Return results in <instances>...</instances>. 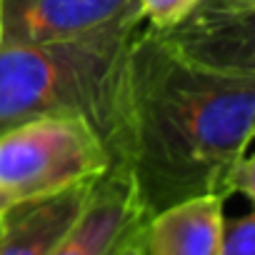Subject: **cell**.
<instances>
[{"label": "cell", "mask_w": 255, "mask_h": 255, "mask_svg": "<svg viewBox=\"0 0 255 255\" xmlns=\"http://www.w3.org/2000/svg\"><path fill=\"white\" fill-rule=\"evenodd\" d=\"M253 125L255 78L190 65L140 28L128 58L115 165L148 218L190 198H223L228 173L250 153Z\"/></svg>", "instance_id": "obj_1"}, {"label": "cell", "mask_w": 255, "mask_h": 255, "mask_svg": "<svg viewBox=\"0 0 255 255\" xmlns=\"http://www.w3.org/2000/svg\"><path fill=\"white\" fill-rule=\"evenodd\" d=\"M143 25H113L73 40L0 43V133L43 115H80L115 160L128 58Z\"/></svg>", "instance_id": "obj_2"}, {"label": "cell", "mask_w": 255, "mask_h": 255, "mask_svg": "<svg viewBox=\"0 0 255 255\" xmlns=\"http://www.w3.org/2000/svg\"><path fill=\"white\" fill-rule=\"evenodd\" d=\"M113 165L108 143L80 115H43L0 133V195L8 203L93 183Z\"/></svg>", "instance_id": "obj_3"}, {"label": "cell", "mask_w": 255, "mask_h": 255, "mask_svg": "<svg viewBox=\"0 0 255 255\" xmlns=\"http://www.w3.org/2000/svg\"><path fill=\"white\" fill-rule=\"evenodd\" d=\"M153 33L170 53L190 65L255 78V8L198 0L183 23Z\"/></svg>", "instance_id": "obj_4"}, {"label": "cell", "mask_w": 255, "mask_h": 255, "mask_svg": "<svg viewBox=\"0 0 255 255\" xmlns=\"http://www.w3.org/2000/svg\"><path fill=\"white\" fill-rule=\"evenodd\" d=\"M138 20V0H0V43L73 40Z\"/></svg>", "instance_id": "obj_5"}, {"label": "cell", "mask_w": 255, "mask_h": 255, "mask_svg": "<svg viewBox=\"0 0 255 255\" xmlns=\"http://www.w3.org/2000/svg\"><path fill=\"white\" fill-rule=\"evenodd\" d=\"M148 215L118 165L95 180L90 198L50 255H123L138 243Z\"/></svg>", "instance_id": "obj_6"}, {"label": "cell", "mask_w": 255, "mask_h": 255, "mask_svg": "<svg viewBox=\"0 0 255 255\" xmlns=\"http://www.w3.org/2000/svg\"><path fill=\"white\" fill-rule=\"evenodd\" d=\"M93 185L8 205L0 213V255H50L83 213Z\"/></svg>", "instance_id": "obj_7"}, {"label": "cell", "mask_w": 255, "mask_h": 255, "mask_svg": "<svg viewBox=\"0 0 255 255\" xmlns=\"http://www.w3.org/2000/svg\"><path fill=\"white\" fill-rule=\"evenodd\" d=\"M225 200L200 195L150 215L140 230V255H220Z\"/></svg>", "instance_id": "obj_8"}, {"label": "cell", "mask_w": 255, "mask_h": 255, "mask_svg": "<svg viewBox=\"0 0 255 255\" xmlns=\"http://www.w3.org/2000/svg\"><path fill=\"white\" fill-rule=\"evenodd\" d=\"M250 205L245 203L243 213L223 218L220 255H255V213Z\"/></svg>", "instance_id": "obj_9"}, {"label": "cell", "mask_w": 255, "mask_h": 255, "mask_svg": "<svg viewBox=\"0 0 255 255\" xmlns=\"http://www.w3.org/2000/svg\"><path fill=\"white\" fill-rule=\"evenodd\" d=\"M195 5L198 0H138V13L150 30L163 33L183 23Z\"/></svg>", "instance_id": "obj_10"}, {"label": "cell", "mask_w": 255, "mask_h": 255, "mask_svg": "<svg viewBox=\"0 0 255 255\" xmlns=\"http://www.w3.org/2000/svg\"><path fill=\"white\" fill-rule=\"evenodd\" d=\"M220 3H230V5H240V8H255V0H220Z\"/></svg>", "instance_id": "obj_11"}, {"label": "cell", "mask_w": 255, "mask_h": 255, "mask_svg": "<svg viewBox=\"0 0 255 255\" xmlns=\"http://www.w3.org/2000/svg\"><path fill=\"white\" fill-rule=\"evenodd\" d=\"M138 240H140V238H138ZM123 255H140V245H138V243H135V245H130V248H128Z\"/></svg>", "instance_id": "obj_12"}, {"label": "cell", "mask_w": 255, "mask_h": 255, "mask_svg": "<svg viewBox=\"0 0 255 255\" xmlns=\"http://www.w3.org/2000/svg\"><path fill=\"white\" fill-rule=\"evenodd\" d=\"M8 205H13V203H8V200H5V198H3V195H0V213H3V210H5V208H8Z\"/></svg>", "instance_id": "obj_13"}, {"label": "cell", "mask_w": 255, "mask_h": 255, "mask_svg": "<svg viewBox=\"0 0 255 255\" xmlns=\"http://www.w3.org/2000/svg\"><path fill=\"white\" fill-rule=\"evenodd\" d=\"M0 40H3V35H0Z\"/></svg>", "instance_id": "obj_14"}]
</instances>
